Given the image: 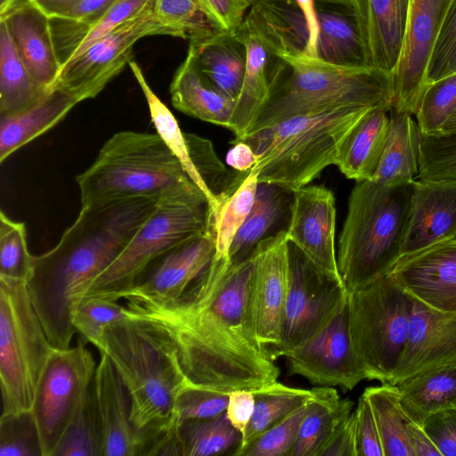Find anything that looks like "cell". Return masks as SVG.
Masks as SVG:
<instances>
[{"mask_svg": "<svg viewBox=\"0 0 456 456\" xmlns=\"http://www.w3.org/2000/svg\"><path fill=\"white\" fill-rule=\"evenodd\" d=\"M354 411L357 456H384L377 423L371 407L363 395L359 397Z\"/></svg>", "mask_w": 456, "mask_h": 456, "instance_id": "cell-51", "label": "cell"}, {"mask_svg": "<svg viewBox=\"0 0 456 456\" xmlns=\"http://www.w3.org/2000/svg\"><path fill=\"white\" fill-rule=\"evenodd\" d=\"M298 436L289 456H320L338 427L354 411V402L332 387L312 388Z\"/></svg>", "mask_w": 456, "mask_h": 456, "instance_id": "cell-31", "label": "cell"}, {"mask_svg": "<svg viewBox=\"0 0 456 456\" xmlns=\"http://www.w3.org/2000/svg\"><path fill=\"white\" fill-rule=\"evenodd\" d=\"M77 103L68 93L52 89L33 107L0 117V162L57 125Z\"/></svg>", "mask_w": 456, "mask_h": 456, "instance_id": "cell-30", "label": "cell"}, {"mask_svg": "<svg viewBox=\"0 0 456 456\" xmlns=\"http://www.w3.org/2000/svg\"><path fill=\"white\" fill-rule=\"evenodd\" d=\"M228 402L229 394L186 386L175 401L176 422L179 425L187 419L215 417L226 411Z\"/></svg>", "mask_w": 456, "mask_h": 456, "instance_id": "cell-47", "label": "cell"}, {"mask_svg": "<svg viewBox=\"0 0 456 456\" xmlns=\"http://www.w3.org/2000/svg\"><path fill=\"white\" fill-rule=\"evenodd\" d=\"M232 144L226 157L227 164L239 172H249L256 162L253 149L243 141L232 142Z\"/></svg>", "mask_w": 456, "mask_h": 456, "instance_id": "cell-57", "label": "cell"}, {"mask_svg": "<svg viewBox=\"0 0 456 456\" xmlns=\"http://www.w3.org/2000/svg\"><path fill=\"white\" fill-rule=\"evenodd\" d=\"M412 305L390 273L348 293L351 338L368 380L391 381L408 340Z\"/></svg>", "mask_w": 456, "mask_h": 456, "instance_id": "cell-9", "label": "cell"}, {"mask_svg": "<svg viewBox=\"0 0 456 456\" xmlns=\"http://www.w3.org/2000/svg\"><path fill=\"white\" fill-rule=\"evenodd\" d=\"M53 456H102V436L91 386Z\"/></svg>", "mask_w": 456, "mask_h": 456, "instance_id": "cell-39", "label": "cell"}, {"mask_svg": "<svg viewBox=\"0 0 456 456\" xmlns=\"http://www.w3.org/2000/svg\"><path fill=\"white\" fill-rule=\"evenodd\" d=\"M191 181L156 134L122 131L100 150L94 162L77 176L81 208L132 198H159Z\"/></svg>", "mask_w": 456, "mask_h": 456, "instance_id": "cell-7", "label": "cell"}, {"mask_svg": "<svg viewBox=\"0 0 456 456\" xmlns=\"http://www.w3.org/2000/svg\"><path fill=\"white\" fill-rule=\"evenodd\" d=\"M284 357L289 375L301 376L316 387H338L346 392L367 379L351 338L348 299L321 331Z\"/></svg>", "mask_w": 456, "mask_h": 456, "instance_id": "cell-15", "label": "cell"}, {"mask_svg": "<svg viewBox=\"0 0 456 456\" xmlns=\"http://www.w3.org/2000/svg\"><path fill=\"white\" fill-rule=\"evenodd\" d=\"M157 35L179 37L175 29L159 21L152 0L63 65L51 90L64 91L78 102L95 97L132 60L134 44L142 37Z\"/></svg>", "mask_w": 456, "mask_h": 456, "instance_id": "cell-13", "label": "cell"}, {"mask_svg": "<svg viewBox=\"0 0 456 456\" xmlns=\"http://www.w3.org/2000/svg\"><path fill=\"white\" fill-rule=\"evenodd\" d=\"M23 223L0 213V277L27 282L33 271Z\"/></svg>", "mask_w": 456, "mask_h": 456, "instance_id": "cell-42", "label": "cell"}, {"mask_svg": "<svg viewBox=\"0 0 456 456\" xmlns=\"http://www.w3.org/2000/svg\"><path fill=\"white\" fill-rule=\"evenodd\" d=\"M289 270L281 342L274 359L301 346L321 331L346 304L348 292L338 279L315 265L289 241Z\"/></svg>", "mask_w": 456, "mask_h": 456, "instance_id": "cell-12", "label": "cell"}, {"mask_svg": "<svg viewBox=\"0 0 456 456\" xmlns=\"http://www.w3.org/2000/svg\"><path fill=\"white\" fill-rule=\"evenodd\" d=\"M177 438L180 456H234L242 442V435L231 424L225 411L183 421L177 426Z\"/></svg>", "mask_w": 456, "mask_h": 456, "instance_id": "cell-36", "label": "cell"}, {"mask_svg": "<svg viewBox=\"0 0 456 456\" xmlns=\"http://www.w3.org/2000/svg\"><path fill=\"white\" fill-rule=\"evenodd\" d=\"M414 181H356L339 236L338 268L348 293L390 273L402 256Z\"/></svg>", "mask_w": 456, "mask_h": 456, "instance_id": "cell-5", "label": "cell"}, {"mask_svg": "<svg viewBox=\"0 0 456 456\" xmlns=\"http://www.w3.org/2000/svg\"><path fill=\"white\" fill-rule=\"evenodd\" d=\"M173 106L181 112L229 129L236 101L215 90L187 53L170 85Z\"/></svg>", "mask_w": 456, "mask_h": 456, "instance_id": "cell-29", "label": "cell"}, {"mask_svg": "<svg viewBox=\"0 0 456 456\" xmlns=\"http://www.w3.org/2000/svg\"><path fill=\"white\" fill-rule=\"evenodd\" d=\"M116 1L117 0H77L63 17L85 22L92 28L103 17Z\"/></svg>", "mask_w": 456, "mask_h": 456, "instance_id": "cell-56", "label": "cell"}, {"mask_svg": "<svg viewBox=\"0 0 456 456\" xmlns=\"http://www.w3.org/2000/svg\"><path fill=\"white\" fill-rule=\"evenodd\" d=\"M208 199L192 181L165 192L149 218L95 278L84 297L124 298L156 260L208 231Z\"/></svg>", "mask_w": 456, "mask_h": 456, "instance_id": "cell-8", "label": "cell"}, {"mask_svg": "<svg viewBox=\"0 0 456 456\" xmlns=\"http://www.w3.org/2000/svg\"><path fill=\"white\" fill-rule=\"evenodd\" d=\"M91 390L102 436V456L156 455L168 433L138 430L130 419L127 389L109 356L102 353Z\"/></svg>", "mask_w": 456, "mask_h": 456, "instance_id": "cell-16", "label": "cell"}, {"mask_svg": "<svg viewBox=\"0 0 456 456\" xmlns=\"http://www.w3.org/2000/svg\"><path fill=\"white\" fill-rule=\"evenodd\" d=\"M456 363V313L434 309L413 298L403 355L389 384L422 370Z\"/></svg>", "mask_w": 456, "mask_h": 456, "instance_id": "cell-20", "label": "cell"}, {"mask_svg": "<svg viewBox=\"0 0 456 456\" xmlns=\"http://www.w3.org/2000/svg\"><path fill=\"white\" fill-rule=\"evenodd\" d=\"M409 0H354L366 64L393 74L403 46Z\"/></svg>", "mask_w": 456, "mask_h": 456, "instance_id": "cell-22", "label": "cell"}, {"mask_svg": "<svg viewBox=\"0 0 456 456\" xmlns=\"http://www.w3.org/2000/svg\"><path fill=\"white\" fill-rule=\"evenodd\" d=\"M53 349L27 283L0 277L2 415L31 411L38 380Z\"/></svg>", "mask_w": 456, "mask_h": 456, "instance_id": "cell-10", "label": "cell"}, {"mask_svg": "<svg viewBox=\"0 0 456 456\" xmlns=\"http://www.w3.org/2000/svg\"><path fill=\"white\" fill-rule=\"evenodd\" d=\"M188 53L215 90L237 100L245 76L246 47L236 31H221L190 41Z\"/></svg>", "mask_w": 456, "mask_h": 456, "instance_id": "cell-26", "label": "cell"}, {"mask_svg": "<svg viewBox=\"0 0 456 456\" xmlns=\"http://www.w3.org/2000/svg\"><path fill=\"white\" fill-rule=\"evenodd\" d=\"M236 32L246 47V70L229 126L236 136L233 142L246 137L255 126L267 100L277 59L272 46L246 16Z\"/></svg>", "mask_w": 456, "mask_h": 456, "instance_id": "cell-25", "label": "cell"}, {"mask_svg": "<svg viewBox=\"0 0 456 456\" xmlns=\"http://www.w3.org/2000/svg\"><path fill=\"white\" fill-rule=\"evenodd\" d=\"M438 133L456 134V111L447 120V122L444 125Z\"/></svg>", "mask_w": 456, "mask_h": 456, "instance_id": "cell-60", "label": "cell"}, {"mask_svg": "<svg viewBox=\"0 0 456 456\" xmlns=\"http://www.w3.org/2000/svg\"><path fill=\"white\" fill-rule=\"evenodd\" d=\"M362 395L371 407L384 456H414L411 438L414 422L400 403L397 386L384 383L369 387Z\"/></svg>", "mask_w": 456, "mask_h": 456, "instance_id": "cell-35", "label": "cell"}, {"mask_svg": "<svg viewBox=\"0 0 456 456\" xmlns=\"http://www.w3.org/2000/svg\"><path fill=\"white\" fill-rule=\"evenodd\" d=\"M411 438L414 456H441L439 451L423 428L413 423Z\"/></svg>", "mask_w": 456, "mask_h": 456, "instance_id": "cell-58", "label": "cell"}, {"mask_svg": "<svg viewBox=\"0 0 456 456\" xmlns=\"http://www.w3.org/2000/svg\"><path fill=\"white\" fill-rule=\"evenodd\" d=\"M292 200L293 191L273 183H258L251 211L231 245L232 264L246 260L262 240L285 230L281 224L289 223Z\"/></svg>", "mask_w": 456, "mask_h": 456, "instance_id": "cell-27", "label": "cell"}, {"mask_svg": "<svg viewBox=\"0 0 456 456\" xmlns=\"http://www.w3.org/2000/svg\"><path fill=\"white\" fill-rule=\"evenodd\" d=\"M392 105V75L383 70L277 54L267 100L248 134L307 112L343 106L391 110Z\"/></svg>", "mask_w": 456, "mask_h": 456, "instance_id": "cell-4", "label": "cell"}, {"mask_svg": "<svg viewBox=\"0 0 456 456\" xmlns=\"http://www.w3.org/2000/svg\"><path fill=\"white\" fill-rule=\"evenodd\" d=\"M320 456H357L354 411L334 431Z\"/></svg>", "mask_w": 456, "mask_h": 456, "instance_id": "cell-54", "label": "cell"}, {"mask_svg": "<svg viewBox=\"0 0 456 456\" xmlns=\"http://www.w3.org/2000/svg\"><path fill=\"white\" fill-rule=\"evenodd\" d=\"M151 1L117 0L103 17L91 28L85 41L70 61L82 54L96 40L140 12Z\"/></svg>", "mask_w": 456, "mask_h": 456, "instance_id": "cell-50", "label": "cell"}, {"mask_svg": "<svg viewBox=\"0 0 456 456\" xmlns=\"http://www.w3.org/2000/svg\"><path fill=\"white\" fill-rule=\"evenodd\" d=\"M455 0H409L404 37L392 74L395 111L417 113L428 86L430 59Z\"/></svg>", "mask_w": 456, "mask_h": 456, "instance_id": "cell-14", "label": "cell"}, {"mask_svg": "<svg viewBox=\"0 0 456 456\" xmlns=\"http://www.w3.org/2000/svg\"><path fill=\"white\" fill-rule=\"evenodd\" d=\"M335 228L336 206L331 191L322 185L308 184L293 191L286 228L288 240L319 268L341 280L335 248Z\"/></svg>", "mask_w": 456, "mask_h": 456, "instance_id": "cell-18", "label": "cell"}, {"mask_svg": "<svg viewBox=\"0 0 456 456\" xmlns=\"http://www.w3.org/2000/svg\"><path fill=\"white\" fill-rule=\"evenodd\" d=\"M48 18L63 17L77 0H29Z\"/></svg>", "mask_w": 456, "mask_h": 456, "instance_id": "cell-59", "label": "cell"}, {"mask_svg": "<svg viewBox=\"0 0 456 456\" xmlns=\"http://www.w3.org/2000/svg\"><path fill=\"white\" fill-rule=\"evenodd\" d=\"M253 255L251 314L257 338L273 358V354L281 342L289 282L286 231L262 240Z\"/></svg>", "mask_w": 456, "mask_h": 456, "instance_id": "cell-17", "label": "cell"}, {"mask_svg": "<svg viewBox=\"0 0 456 456\" xmlns=\"http://www.w3.org/2000/svg\"><path fill=\"white\" fill-rule=\"evenodd\" d=\"M456 234V184L414 181L402 256Z\"/></svg>", "mask_w": 456, "mask_h": 456, "instance_id": "cell-23", "label": "cell"}, {"mask_svg": "<svg viewBox=\"0 0 456 456\" xmlns=\"http://www.w3.org/2000/svg\"><path fill=\"white\" fill-rule=\"evenodd\" d=\"M370 109L343 106L307 112L239 141L249 144L256 156L251 170L257 174L258 183L293 191L337 164L344 140Z\"/></svg>", "mask_w": 456, "mask_h": 456, "instance_id": "cell-6", "label": "cell"}, {"mask_svg": "<svg viewBox=\"0 0 456 456\" xmlns=\"http://www.w3.org/2000/svg\"><path fill=\"white\" fill-rule=\"evenodd\" d=\"M385 148L372 181L397 184L414 180L419 173L421 133L411 115L391 110Z\"/></svg>", "mask_w": 456, "mask_h": 456, "instance_id": "cell-33", "label": "cell"}, {"mask_svg": "<svg viewBox=\"0 0 456 456\" xmlns=\"http://www.w3.org/2000/svg\"><path fill=\"white\" fill-rule=\"evenodd\" d=\"M153 9L159 21L183 39L198 40L223 31L197 0H153Z\"/></svg>", "mask_w": 456, "mask_h": 456, "instance_id": "cell-40", "label": "cell"}, {"mask_svg": "<svg viewBox=\"0 0 456 456\" xmlns=\"http://www.w3.org/2000/svg\"><path fill=\"white\" fill-rule=\"evenodd\" d=\"M49 24L56 56L62 67L83 44L91 26L66 17L49 18Z\"/></svg>", "mask_w": 456, "mask_h": 456, "instance_id": "cell-49", "label": "cell"}, {"mask_svg": "<svg viewBox=\"0 0 456 456\" xmlns=\"http://www.w3.org/2000/svg\"><path fill=\"white\" fill-rule=\"evenodd\" d=\"M96 366L81 338L74 347L52 350L31 408L43 456H53L89 391Z\"/></svg>", "mask_w": 456, "mask_h": 456, "instance_id": "cell-11", "label": "cell"}, {"mask_svg": "<svg viewBox=\"0 0 456 456\" xmlns=\"http://www.w3.org/2000/svg\"><path fill=\"white\" fill-rule=\"evenodd\" d=\"M441 456H456V408L439 411L420 426Z\"/></svg>", "mask_w": 456, "mask_h": 456, "instance_id": "cell-52", "label": "cell"}, {"mask_svg": "<svg viewBox=\"0 0 456 456\" xmlns=\"http://www.w3.org/2000/svg\"><path fill=\"white\" fill-rule=\"evenodd\" d=\"M396 386L403 409L419 426L439 411L456 408V363L422 370Z\"/></svg>", "mask_w": 456, "mask_h": 456, "instance_id": "cell-32", "label": "cell"}, {"mask_svg": "<svg viewBox=\"0 0 456 456\" xmlns=\"http://www.w3.org/2000/svg\"><path fill=\"white\" fill-rule=\"evenodd\" d=\"M253 268V254L237 264L214 257L177 300L129 296L126 311L167 333L191 386L224 394L256 391L277 381L280 369L256 333Z\"/></svg>", "mask_w": 456, "mask_h": 456, "instance_id": "cell-1", "label": "cell"}, {"mask_svg": "<svg viewBox=\"0 0 456 456\" xmlns=\"http://www.w3.org/2000/svg\"><path fill=\"white\" fill-rule=\"evenodd\" d=\"M255 409V396L250 390H236L229 394L226 415L231 424L243 436Z\"/></svg>", "mask_w": 456, "mask_h": 456, "instance_id": "cell-55", "label": "cell"}, {"mask_svg": "<svg viewBox=\"0 0 456 456\" xmlns=\"http://www.w3.org/2000/svg\"><path fill=\"white\" fill-rule=\"evenodd\" d=\"M209 18L223 30L234 32L255 0H197Z\"/></svg>", "mask_w": 456, "mask_h": 456, "instance_id": "cell-53", "label": "cell"}, {"mask_svg": "<svg viewBox=\"0 0 456 456\" xmlns=\"http://www.w3.org/2000/svg\"><path fill=\"white\" fill-rule=\"evenodd\" d=\"M418 177L456 184V134H421Z\"/></svg>", "mask_w": 456, "mask_h": 456, "instance_id": "cell-41", "label": "cell"}, {"mask_svg": "<svg viewBox=\"0 0 456 456\" xmlns=\"http://www.w3.org/2000/svg\"><path fill=\"white\" fill-rule=\"evenodd\" d=\"M49 92L34 80L17 52L6 24L0 20V117L33 107Z\"/></svg>", "mask_w": 456, "mask_h": 456, "instance_id": "cell-34", "label": "cell"}, {"mask_svg": "<svg viewBox=\"0 0 456 456\" xmlns=\"http://www.w3.org/2000/svg\"><path fill=\"white\" fill-rule=\"evenodd\" d=\"M456 111V73L428 85L417 113L421 134L438 133Z\"/></svg>", "mask_w": 456, "mask_h": 456, "instance_id": "cell-43", "label": "cell"}, {"mask_svg": "<svg viewBox=\"0 0 456 456\" xmlns=\"http://www.w3.org/2000/svg\"><path fill=\"white\" fill-rule=\"evenodd\" d=\"M19 0H0V15L8 11Z\"/></svg>", "mask_w": 456, "mask_h": 456, "instance_id": "cell-61", "label": "cell"}, {"mask_svg": "<svg viewBox=\"0 0 456 456\" xmlns=\"http://www.w3.org/2000/svg\"><path fill=\"white\" fill-rule=\"evenodd\" d=\"M126 315V306L118 304L116 300L86 297L74 312L73 324L77 331L101 351L106 327Z\"/></svg>", "mask_w": 456, "mask_h": 456, "instance_id": "cell-44", "label": "cell"}, {"mask_svg": "<svg viewBox=\"0 0 456 456\" xmlns=\"http://www.w3.org/2000/svg\"><path fill=\"white\" fill-rule=\"evenodd\" d=\"M257 185V174L250 170L240 184L221 201L216 211L208 212V230L215 238V258H229L234 237L254 205Z\"/></svg>", "mask_w": 456, "mask_h": 456, "instance_id": "cell-38", "label": "cell"}, {"mask_svg": "<svg viewBox=\"0 0 456 456\" xmlns=\"http://www.w3.org/2000/svg\"><path fill=\"white\" fill-rule=\"evenodd\" d=\"M453 73H456V0L448 13L430 59L428 85Z\"/></svg>", "mask_w": 456, "mask_h": 456, "instance_id": "cell-48", "label": "cell"}, {"mask_svg": "<svg viewBox=\"0 0 456 456\" xmlns=\"http://www.w3.org/2000/svg\"><path fill=\"white\" fill-rule=\"evenodd\" d=\"M388 111L382 107L370 109L344 140L336 165L348 179L372 180L388 134Z\"/></svg>", "mask_w": 456, "mask_h": 456, "instance_id": "cell-28", "label": "cell"}, {"mask_svg": "<svg viewBox=\"0 0 456 456\" xmlns=\"http://www.w3.org/2000/svg\"><path fill=\"white\" fill-rule=\"evenodd\" d=\"M215 254V238L208 230L156 260L125 297L132 296L160 301L177 300L208 268Z\"/></svg>", "mask_w": 456, "mask_h": 456, "instance_id": "cell-21", "label": "cell"}, {"mask_svg": "<svg viewBox=\"0 0 456 456\" xmlns=\"http://www.w3.org/2000/svg\"><path fill=\"white\" fill-rule=\"evenodd\" d=\"M453 239H455V240H456V234H455V236H454V238H453Z\"/></svg>", "mask_w": 456, "mask_h": 456, "instance_id": "cell-63", "label": "cell"}, {"mask_svg": "<svg viewBox=\"0 0 456 456\" xmlns=\"http://www.w3.org/2000/svg\"><path fill=\"white\" fill-rule=\"evenodd\" d=\"M253 393L255 396L253 416L234 456H241L244 450L260 435L305 404L313 396L312 389L290 387L278 381Z\"/></svg>", "mask_w": 456, "mask_h": 456, "instance_id": "cell-37", "label": "cell"}, {"mask_svg": "<svg viewBox=\"0 0 456 456\" xmlns=\"http://www.w3.org/2000/svg\"><path fill=\"white\" fill-rule=\"evenodd\" d=\"M10 32L17 52L37 85L50 91L61 66L56 56L49 18L29 0L17 1L0 15Z\"/></svg>", "mask_w": 456, "mask_h": 456, "instance_id": "cell-24", "label": "cell"}, {"mask_svg": "<svg viewBox=\"0 0 456 456\" xmlns=\"http://www.w3.org/2000/svg\"><path fill=\"white\" fill-rule=\"evenodd\" d=\"M159 198H132L81 208L50 250L34 256L26 282L33 307L54 348H69L74 312L86 290L120 254Z\"/></svg>", "mask_w": 456, "mask_h": 456, "instance_id": "cell-2", "label": "cell"}, {"mask_svg": "<svg viewBox=\"0 0 456 456\" xmlns=\"http://www.w3.org/2000/svg\"><path fill=\"white\" fill-rule=\"evenodd\" d=\"M318 1L330 3V4H340V5L348 6V7L353 8L354 0H318Z\"/></svg>", "mask_w": 456, "mask_h": 456, "instance_id": "cell-62", "label": "cell"}, {"mask_svg": "<svg viewBox=\"0 0 456 456\" xmlns=\"http://www.w3.org/2000/svg\"><path fill=\"white\" fill-rule=\"evenodd\" d=\"M0 456H43L31 411L1 416Z\"/></svg>", "mask_w": 456, "mask_h": 456, "instance_id": "cell-45", "label": "cell"}, {"mask_svg": "<svg viewBox=\"0 0 456 456\" xmlns=\"http://www.w3.org/2000/svg\"><path fill=\"white\" fill-rule=\"evenodd\" d=\"M306 403L260 435L241 456H289L298 436Z\"/></svg>", "mask_w": 456, "mask_h": 456, "instance_id": "cell-46", "label": "cell"}, {"mask_svg": "<svg viewBox=\"0 0 456 456\" xmlns=\"http://www.w3.org/2000/svg\"><path fill=\"white\" fill-rule=\"evenodd\" d=\"M102 353L109 356L127 389L134 428L154 433L175 429V401L190 383L167 333L156 323L126 313L104 330Z\"/></svg>", "mask_w": 456, "mask_h": 456, "instance_id": "cell-3", "label": "cell"}, {"mask_svg": "<svg viewBox=\"0 0 456 456\" xmlns=\"http://www.w3.org/2000/svg\"><path fill=\"white\" fill-rule=\"evenodd\" d=\"M390 274L415 299L456 313V240L440 241L403 255Z\"/></svg>", "mask_w": 456, "mask_h": 456, "instance_id": "cell-19", "label": "cell"}]
</instances>
